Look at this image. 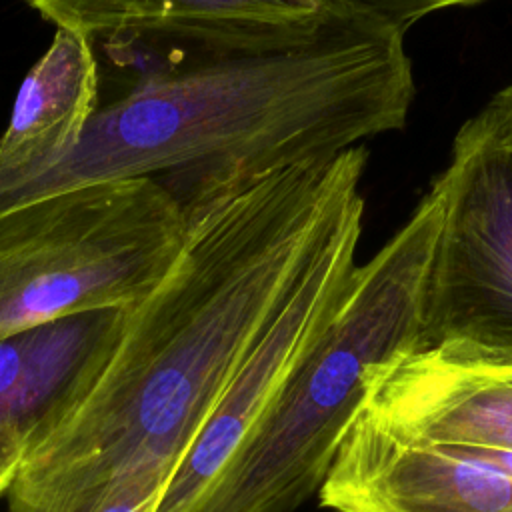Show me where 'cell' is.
Segmentation results:
<instances>
[{
	"label": "cell",
	"instance_id": "8fae6325",
	"mask_svg": "<svg viewBox=\"0 0 512 512\" xmlns=\"http://www.w3.org/2000/svg\"><path fill=\"white\" fill-rule=\"evenodd\" d=\"M482 0H318L320 6L364 18L400 36L430 12Z\"/></svg>",
	"mask_w": 512,
	"mask_h": 512
},
{
	"label": "cell",
	"instance_id": "8992f818",
	"mask_svg": "<svg viewBox=\"0 0 512 512\" xmlns=\"http://www.w3.org/2000/svg\"><path fill=\"white\" fill-rule=\"evenodd\" d=\"M352 180L326 212L306 256L262 320L154 512H194L296 364L334 314L350 276L364 200Z\"/></svg>",
	"mask_w": 512,
	"mask_h": 512
},
{
	"label": "cell",
	"instance_id": "5b68a950",
	"mask_svg": "<svg viewBox=\"0 0 512 512\" xmlns=\"http://www.w3.org/2000/svg\"><path fill=\"white\" fill-rule=\"evenodd\" d=\"M432 188L440 226L420 350L512 360V84L462 124Z\"/></svg>",
	"mask_w": 512,
	"mask_h": 512
},
{
	"label": "cell",
	"instance_id": "52a82bcc",
	"mask_svg": "<svg viewBox=\"0 0 512 512\" xmlns=\"http://www.w3.org/2000/svg\"><path fill=\"white\" fill-rule=\"evenodd\" d=\"M318 498L334 512H512V472L492 448L402 440L360 408Z\"/></svg>",
	"mask_w": 512,
	"mask_h": 512
},
{
	"label": "cell",
	"instance_id": "4fadbf2b",
	"mask_svg": "<svg viewBox=\"0 0 512 512\" xmlns=\"http://www.w3.org/2000/svg\"><path fill=\"white\" fill-rule=\"evenodd\" d=\"M22 460V442L0 436V496H4L16 478Z\"/></svg>",
	"mask_w": 512,
	"mask_h": 512
},
{
	"label": "cell",
	"instance_id": "7a4b0ae2",
	"mask_svg": "<svg viewBox=\"0 0 512 512\" xmlns=\"http://www.w3.org/2000/svg\"><path fill=\"white\" fill-rule=\"evenodd\" d=\"M404 36L326 6L264 46L148 78L98 108L72 154L0 210L152 178L184 214L288 166L400 130L414 100Z\"/></svg>",
	"mask_w": 512,
	"mask_h": 512
},
{
	"label": "cell",
	"instance_id": "3957f363",
	"mask_svg": "<svg viewBox=\"0 0 512 512\" xmlns=\"http://www.w3.org/2000/svg\"><path fill=\"white\" fill-rule=\"evenodd\" d=\"M438 226L430 186L408 222L354 268L334 314L194 512H292L318 492L370 376L420 350Z\"/></svg>",
	"mask_w": 512,
	"mask_h": 512
},
{
	"label": "cell",
	"instance_id": "277c9868",
	"mask_svg": "<svg viewBox=\"0 0 512 512\" xmlns=\"http://www.w3.org/2000/svg\"><path fill=\"white\" fill-rule=\"evenodd\" d=\"M186 234L156 180L70 188L0 210V338L100 308L140 302Z\"/></svg>",
	"mask_w": 512,
	"mask_h": 512
},
{
	"label": "cell",
	"instance_id": "ba28073f",
	"mask_svg": "<svg viewBox=\"0 0 512 512\" xmlns=\"http://www.w3.org/2000/svg\"><path fill=\"white\" fill-rule=\"evenodd\" d=\"M362 412L402 440L512 452V360L404 354L370 376Z\"/></svg>",
	"mask_w": 512,
	"mask_h": 512
},
{
	"label": "cell",
	"instance_id": "7c38bea8",
	"mask_svg": "<svg viewBox=\"0 0 512 512\" xmlns=\"http://www.w3.org/2000/svg\"><path fill=\"white\" fill-rule=\"evenodd\" d=\"M160 494L144 492V490H132L126 494H120L112 500L102 502L92 512H154L158 506Z\"/></svg>",
	"mask_w": 512,
	"mask_h": 512
},
{
	"label": "cell",
	"instance_id": "30bf717a",
	"mask_svg": "<svg viewBox=\"0 0 512 512\" xmlns=\"http://www.w3.org/2000/svg\"><path fill=\"white\" fill-rule=\"evenodd\" d=\"M56 28L86 38L100 34L206 36L244 22L296 20L320 10L318 0H26Z\"/></svg>",
	"mask_w": 512,
	"mask_h": 512
},
{
	"label": "cell",
	"instance_id": "9c48e42d",
	"mask_svg": "<svg viewBox=\"0 0 512 512\" xmlns=\"http://www.w3.org/2000/svg\"><path fill=\"white\" fill-rule=\"evenodd\" d=\"M98 66L90 38L56 28L48 50L24 76L0 136V194L62 164L98 110Z\"/></svg>",
	"mask_w": 512,
	"mask_h": 512
},
{
	"label": "cell",
	"instance_id": "6da1fadb",
	"mask_svg": "<svg viewBox=\"0 0 512 512\" xmlns=\"http://www.w3.org/2000/svg\"><path fill=\"white\" fill-rule=\"evenodd\" d=\"M366 162L368 150L352 146L186 212L170 270L24 434L8 512H92L132 490L162 496Z\"/></svg>",
	"mask_w": 512,
	"mask_h": 512
}]
</instances>
